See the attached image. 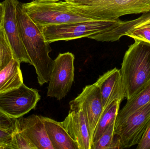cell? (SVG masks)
<instances>
[{
    "mask_svg": "<svg viewBox=\"0 0 150 149\" xmlns=\"http://www.w3.org/2000/svg\"><path fill=\"white\" fill-rule=\"evenodd\" d=\"M115 123V121L109 126L100 137L92 144L91 149H109L114 137Z\"/></svg>",
    "mask_w": 150,
    "mask_h": 149,
    "instance_id": "cell-21",
    "label": "cell"
},
{
    "mask_svg": "<svg viewBox=\"0 0 150 149\" xmlns=\"http://www.w3.org/2000/svg\"><path fill=\"white\" fill-rule=\"evenodd\" d=\"M23 83L20 63L13 58L0 71V94L17 88Z\"/></svg>",
    "mask_w": 150,
    "mask_h": 149,
    "instance_id": "cell-16",
    "label": "cell"
},
{
    "mask_svg": "<svg viewBox=\"0 0 150 149\" xmlns=\"http://www.w3.org/2000/svg\"><path fill=\"white\" fill-rule=\"evenodd\" d=\"M40 99L37 89L23 83L17 88L0 94V110L11 119H18L34 109Z\"/></svg>",
    "mask_w": 150,
    "mask_h": 149,
    "instance_id": "cell-7",
    "label": "cell"
},
{
    "mask_svg": "<svg viewBox=\"0 0 150 149\" xmlns=\"http://www.w3.org/2000/svg\"><path fill=\"white\" fill-rule=\"evenodd\" d=\"M134 40L125 52L120 70L127 100L150 80V43Z\"/></svg>",
    "mask_w": 150,
    "mask_h": 149,
    "instance_id": "cell-2",
    "label": "cell"
},
{
    "mask_svg": "<svg viewBox=\"0 0 150 149\" xmlns=\"http://www.w3.org/2000/svg\"><path fill=\"white\" fill-rule=\"evenodd\" d=\"M150 102V80L132 99L127 100L125 106L119 111L115 122L124 120Z\"/></svg>",
    "mask_w": 150,
    "mask_h": 149,
    "instance_id": "cell-17",
    "label": "cell"
},
{
    "mask_svg": "<svg viewBox=\"0 0 150 149\" xmlns=\"http://www.w3.org/2000/svg\"><path fill=\"white\" fill-rule=\"evenodd\" d=\"M80 13L99 20L150 12V0H65Z\"/></svg>",
    "mask_w": 150,
    "mask_h": 149,
    "instance_id": "cell-3",
    "label": "cell"
},
{
    "mask_svg": "<svg viewBox=\"0 0 150 149\" xmlns=\"http://www.w3.org/2000/svg\"><path fill=\"white\" fill-rule=\"evenodd\" d=\"M16 17L23 44L36 70L38 82L42 86L49 81L53 61L49 56L52 51L50 43L45 40L41 26L27 15L19 2L16 6Z\"/></svg>",
    "mask_w": 150,
    "mask_h": 149,
    "instance_id": "cell-1",
    "label": "cell"
},
{
    "mask_svg": "<svg viewBox=\"0 0 150 149\" xmlns=\"http://www.w3.org/2000/svg\"><path fill=\"white\" fill-rule=\"evenodd\" d=\"M125 36L150 43V23L134 28L127 32Z\"/></svg>",
    "mask_w": 150,
    "mask_h": 149,
    "instance_id": "cell-22",
    "label": "cell"
},
{
    "mask_svg": "<svg viewBox=\"0 0 150 149\" xmlns=\"http://www.w3.org/2000/svg\"><path fill=\"white\" fill-rule=\"evenodd\" d=\"M95 84L100 91L103 110L115 100L121 102L126 98L120 71L116 68L99 77Z\"/></svg>",
    "mask_w": 150,
    "mask_h": 149,
    "instance_id": "cell-11",
    "label": "cell"
},
{
    "mask_svg": "<svg viewBox=\"0 0 150 149\" xmlns=\"http://www.w3.org/2000/svg\"><path fill=\"white\" fill-rule=\"evenodd\" d=\"M16 119H11L0 110V129L13 132L16 127Z\"/></svg>",
    "mask_w": 150,
    "mask_h": 149,
    "instance_id": "cell-23",
    "label": "cell"
},
{
    "mask_svg": "<svg viewBox=\"0 0 150 149\" xmlns=\"http://www.w3.org/2000/svg\"><path fill=\"white\" fill-rule=\"evenodd\" d=\"M4 7L3 3H0V28L3 26V20L4 16Z\"/></svg>",
    "mask_w": 150,
    "mask_h": 149,
    "instance_id": "cell-26",
    "label": "cell"
},
{
    "mask_svg": "<svg viewBox=\"0 0 150 149\" xmlns=\"http://www.w3.org/2000/svg\"><path fill=\"white\" fill-rule=\"evenodd\" d=\"M11 149H37L16 125L11 134Z\"/></svg>",
    "mask_w": 150,
    "mask_h": 149,
    "instance_id": "cell-20",
    "label": "cell"
},
{
    "mask_svg": "<svg viewBox=\"0 0 150 149\" xmlns=\"http://www.w3.org/2000/svg\"><path fill=\"white\" fill-rule=\"evenodd\" d=\"M50 141L54 149H79L78 146L60 122L41 116Z\"/></svg>",
    "mask_w": 150,
    "mask_h": 149,
    "instance_id": "cell-15",
    "label": "cell"
},
{
    "mask_svg": "<svg viewBox=\"0 0 150 149\" xmlns=\"http://www.w3.org/2000/svg\"><path fill=\"white\" fill-rule=\"evenodd\" d=\"M14 58V55L3 25L0 28V71L3 70Z\"/></svg>",
    "mask_w": 150,
    "mask_h": 149,
    "instance_id": "cell-19",
    "label": "cell"
},
{
    "mask_svg": "<svg viewBox=\"0 0 150 149\" xmlns=\"http://www.w3.org/2000/svg\"><path fill=\"white\" fill-rule=\"evenodd\" d=\"M120 18L114 20H93L73 23L41 26L45 40L49 43L89 38L115 27Z\"/></svg>",
    "mask_w": 150,
    "mask_h": 149,
    "instance_id": "cell-5",
    "label": "cell"
},
{
    "mask_svg": "<svg viewBox=\"0 0 150 149\" xmlns=\"http://www.w3.org/2000/svg\"><path fill=\"white\" fill-rule=\"evenodd\" d=\"M150 122V102L124 120L115 122V135L123 148L137 145Z\"/></svg>",
    "mask_w": 150,
    "mask_h": 149,
    "instance_id": "cell-8",
    "label": "cell"
},
{
    "mask_svg": "<svg viewBox=\"0 0 150 149\" xmlns=\"http://www.w3.org/2000/svg\"><path fill=\"white\" fill-rule=\"evenodd\" d=\"M42 2H58L60 0H38Z\"/></svg>",
    "mask_w": 150,
    "mask_h": 149,
    "instance_id": "cell-27",
    "label": "cell"
},
{
    "mask_svg": "<svg viewBox=\"0 0 150 149\" xmlns=\"http://www.w3.org/2000/svg\"><path fill=\"white\" fill-rule=\"evenodd\" d=\"M149 23H150V12L143 13L140 17L131 21H122L119 19L114 28L91 36L89 38L101 42H114L120 40L129 31Z\"/></svg>",
    "mask_w": 150,
    "mask_h": 149,
    "instance_id": "cell-14",
    "label": "cell"
},
{
    "mask_svg": "<svg viewBox=\"0 0 150 149\" xmlns=\"http://www.w3.org/2000/svg\"><path fill=\"white\" fill-rule=\"evenodd\" d=\"M75 56L70 52L60 53L53 61L47 96L61 100L71 90L74 78Z\"/></svg>",
    "mask_w": 150,
    "mask_h": 149,
    "instance_id": "cell-6",
    "label": "cell"
},
{
    "mask_svg": "<svg viewBox=\"0 0 150 149\" xmlns=\"http://www.w3.org/2000/svg\"><path fill=\"white\" fill-rule=\"evenodd\" d=\"M21 5L27 15L39 26L99 20L75 10L66 1L49 2L35 0L21 3Z\"/></svg>",
    "mask_w": 150,
    "mask_h": 149,
    "instance_id": "cell-4",
    "label": "cell"
},
{
    "mask_svg": "<svg viewBox=\"0 0 150 149\" xmlns=\"http://www.w3.org/2000/svg\"><path fill=\"white\" fill-rule=\"evenodd\" d=\"M137 145V149H150V122Z\"/></svg>",
    "mask_w": 150,
    "mask_h": 149,
    "instance_id": "cell-25",
    "label": "cell"
},
{
    "mask_svg": "<svg viewBox=\"0 0 150 149\" xmlns=\"http://www.w3.org/2000/svg\"><path fill=\"white\" fill-rule=\"evenodd\" d=\"M70 110H81L87 120L91 142L103 111L100 91L94 83L83 88L82 92L69 102Z\"/></svg>",
    "mask_w": 150,
    "mask_h": 149,
    "instance_id": "cell-9",
    "label": "cell"
},
{
    "mask_svg": "<svg viewBox=\"0 0 150 149\" xmlns=\"http://www.w3.org/2000/svg\"><path fill=\"white\" fill-rule=\"evenodd\" d=\"M121 103L120 101H115L103 110L96 127L92 144L96 141L109 126L116 121Z\"/></svg>",
    "mask_w": 150,
    "mask_h": 149,
    "instance_id": "cell-18",
    "label": "cell"
},
{
    "mask_svg": "<svg viewBox=\"0 0 150 149\" xmlns=\"http://www.w3.org/2000/svg\"><path fill=\"white\" fill-rule=\"evenodd\" d=\"M61 124L78 146L79 149H91V137L87 120L81 110H69Z\"/></svg>",
    "mask_w": 150,
    "mask_h": 149,
    "instance_id": "cell-13",
    "label": "cell"
},
{
    "mask_svg": "<svg viewBox=\"0 0 150 149\" xmlns=\"http://www.w3.org/2000/svg\"><path fill=\"white\" fill-rule=\"evenodd\" d=\"M16 125L37 149H54L41 116L32 115L16 119Z\"/></svg>",
    "mask_w": 150,
    "mask_h": 149,
    "instance_id": "cell-12",
    "label": "cell"
},
{
    "mask_svg": "<svg viewBox=\"0 0 150 149\" xmlns=\"http://www.w3.org/2000/svg\"><path fill=\"white\" fill-rule=\"evenodd\" d=\"M12 132L0 129V149H11Z\"/></svg>",
    "mask_w": 150,
    "mask_h": 149,
    "instance_id": "cell-24",
    "label": "cell"
},
{
    "mask_svg": "<svg viewBox=\"0 0 150 149\" xmlns=\"http://www.w3.org/2000/svg\"><path fill=\"white\" fill-rule=\"evenodd\" d=\"M17 0H4L3 25L12 49L14 58L22 63L31 65L30 59L23 44L16 17Z\"/></svg>",
    "mask_w": 150,
    "mask_h": 149,
    "instance_id": "cell-10",
    "label": "cell"
}]
</instances>
